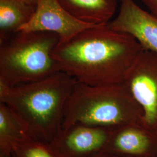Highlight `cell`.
Masks as SVG:
<instances>
[{
    "label": "cell",
    "instance_id": "1",
    "mask_svg": "<svg viewBox=\"0 0 157 157\" xmlns=\"http://www.w3.org/2000/svg\"><path fill=\"white\" fill-rule=\"evenodd\" d=\"M143 48L132 36L104 25L60 41L52 56L60 71L78 83L101 86L124 83Z\"/></svg>",
    "mask_w": 157,
    "mask_h": 157
},
{
    "label": "cell",
    "instance_id": "2",
    "mask_svg": "<svg viewBox=\"0 0 157 157\" xmlns=\"http://www.w3.org/2000/svg\"><path fill=\"white\" fill-rule=\"evenodd\" d=\"M77 82L62 71L12 87L0 82V102L17 115L29 137L50 144L62 130L65 107Z\"/></svg>",
    "mask_w": 157,
    "mask_h": 157
},
{
    "label": "cell",
    "instance_id": "3",
    "mask_svg": "<svg viewBox=\"0 0 157 157\" xmlns=\"http://www.w3.org/2000/svg\"><path fill=\"white\" fill-rule=\"evenodd\" d=\"M143 111L124 83L90 86L77 82L67 99L62 129L76 124L116 128L142 124Z\"/></svg>",
    "mask_w": 157,
    "mask_h": 157
},
{
    "label": "cell",
    "instance_id": "4",
    "mask_svg": "<svg viewBox=\"0 0 157 157\" xmlns=\"http://www.w3.org/2000/svg\"><path fill=\"white\" fill-rule=\"evenodd\" d=\"M60 40L54 33L19 31L0 43V82L12 87L61 71L52 56Z\"/></svg>",
    "mask_w": 157,
    "mask_h": 157
},
{
    "label": "cell",
    "instance_id": "5",
    "mask_svg": "<svg viewBox=\"0 0 157 157\" xmlns=\"http://www.w3.org/2000/svg\"><path fill=\"white\" fill-rule=\"evenodd\" d=\"M124 83L142 109V125L157 134V54L143 48Z\"/></svg>",
    "mask_w": 157,
    "mask_h": 157
},
{
    "label": "cell",
    "instance_id": "6",
    "mask_svg": "<svg viewBox=\"0 0 157 157\" xmlns=\"http://www.w3.org/2000/svg\"><path fill=\"white\" fill-rule=\"evenodd\" d=\"M112 129L84 124L62 129L50 143L56 157H91L104 151Z\"/></svg>",
    "mask_w": 157,
    "mask_h": 157
},
{
    "label": "cell",
    "instance_id": "7",
    "mask_svg": "<svg viewBox=\"0 0 157 157\" xmlns=\"http://www.w3.org/2000/svg\"><path fill=\"white\" fill-rule=\"evenodd\" d=\"M120 2L119 12L108 26L132 36L144 49L157 54V15L144 10L133 0Z\"/></svg>",
    "mask_w": 157,
    "mask_h": 157
},
{
    "label": "cell",
    "instance_id": "8",
    "mask_svg": "<svg viewBox=\"0 0 157 157\" xmlns=\"http://www.w3.org/2000/svg\"><path fill=\"white\" fill-rule=\"evenodd\" d=\"M91 26L94 25L72 17L57 0H39L33 16L20 31L54 33L60 37V41H63Z\"/></svg>",
    "mask_w": 157,
    "mask_h": 157
},
{
    "label": "cell",
    "instance_id": "9",
    "mask_svg": "<svg viewBox=\"0 0 157 157\" xmlns=\"http://www.w3.org/2000/svg\"><path fill=\"white\" fill-rule=\"evenodd\" d=\"M104 151L129 157H155L157 134L141 124L113 128Z\"/></svg>",
    "mask_w": 157,
    "mask_h": 157
},
{
    "label": "cell",
    "instance_id": "10",
    "mask_svg": "<svg viewBox=\"0 0 157 157\" xmlns=\"http://www.w3.org/2000/svg\"><path fill=\"white\" fill-rule=\"evenodd\" d=\"M72 17L94 26L107 25L117 10V0H57Z\"/></svg>",
    "mask_w": 157,
    "mask_h": 157
},
{
    "label": "cell",
    "instance_id": "11",
    "mask_svg": "<svg viewBox=\"0 0 157 157\" xmlns=\"http://www.w3.org/2000/svg\"><path fill=\"white\" fill-rule=\"evenodd\" d=\"M35 10V6L25 0H0V43L19 32Z\"/></svg>",
    "mask_w": 157,
    "mask_h": 157
},
{
    "label": "cell",
    "instance_id": "12",
    "mask_svg": "<svg viewBox=\"0 0 157 157\" xmlns=\"http://www.w3.org/2000/svg\"><path fill=\"white\" fill-rule=\"evenodd\" d=\"M28 137L17 115L6 104L0 102V157H12L14 146Z\"/></svg>",
    "mask_w": 157,
    "mask_h": 157
},
{
    "label": "cell",
    "instance_id": "13",
    "mask_svg": "<svg viewBox=\"0 0 157 157\" xmlns=\"http://www.w3.org/2000/svg\"><path fill=\"white\" fill-rule=\"evenodd\" d=\"M12 157H56L48 143L30 137L21 141L14 146Z\"/></svg>",
    "mask_w": 157,
    "mask_h": 157
},
{
    "label": "cell",
    "instance_id": "14",
    "mask_svg": "<svg viewBox=\"0 0 157 157\" xmlns=\"http://www.w3.org/2000/svg\"><path fill=\"white\" fill-rule=\"evenodd\" d=\"M154 14L157 15V0H140Z\"/></svg>",
    "mask_w": 157,
    "mask_h": 157
},
{
    "label": "cell",
    "instance_id": "15",
    "mask_svg": "<svg viewBox=\"0 0 157 157\" xmlns=\"http://www.w3.org/2000/svg\"><path fill=\"white\" fill-rule=\"evenodd\" d=\"M91 157H129L126 156H124V155H118L115 154H112L111 152H108L103 151L101 152L100 153H98L96 155H94Z\"/></svg>",
    "mask_w": 157,
    "mask_h": 157
},
{
    "label": "cell",
    "instance_id": "16",
    "mask_svg": "<svg viewBox=\"0 0 157 157\" xmlns=\"http://www.w3.org/2000/svg\"><path fill=\"white\" fill-rule=\"evenodd\" d=\"M26 2H27L29 4L33 6H36V5L37 4V2L39 0H25Z\"/></svg>",
    "mask_w": 157,
    "mask_h": 157
},
{
    "label": "cell",
    "instance_id": "17",
    "mask_svg": "<svg viewBox=\"0 0 157 157\" xmlns=\"http://www.w3.org/2000/svg\"><path fill=\"white\" fill-rule=\"evenodd\" d=\"M157 157V155H156V157Z\"/></svg>",
    "mask_w": 157,
    "mask_h": 157
}]
</instances>
